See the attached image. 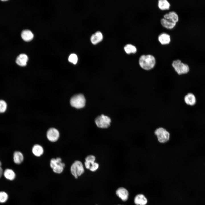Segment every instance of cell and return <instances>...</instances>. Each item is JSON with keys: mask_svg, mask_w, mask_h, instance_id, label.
Masks as SVG:
<instances>
[{"mask_svg": "<svg viewBox=\"0 0 205 205\" xmlns=\"http://www.w3.org/2000/svg\"><path fill=\"white\" fill-rule=\"evenodd\" d=\"M163 18L170 20L177 23L179 20V16L174 11H171L166 13L163 15Z\"/></svg>", "mask_w": 205, "mask_h": 205, "instance_id": "obj_15", "label": "cell"}, {"mask_svg": "<svg viewBox=\"0 0 205 205\" xmlns=\"http://www.w3.org/2000/svg\"><path fill=\"white\" fill-rule=\"evenodd\" d=\"M28 59V57L26 54H22L17 56L16 62L18 65L20 66H25L27 64Z\"/></svg>", "mask_w": 205, "mask_h": 205, "instance_id": "obj_14", "label": "cell"}, {"mask_svg": "<svg viewBox=\"0 0 205 205\" xmlns=\"http://www.w3.org/2000/svg\"><path fill=\"white\" fill-rule=\"evenodd\" d=\"M99 167V164L95 162L91 165L89 170L91 172H94L98 169Z\"/></svg>", "mask_w": 205, "mask_h": 205, "instance_id": "obj_27", "label": "cell"}, {"mask_svg": "<svg viewBox=\"0 0 205 205\" xmlns=\"http://www.w3.org/2000/svg\"><path fill=\"white\" fill-rule=\"evenodd\" d=\"M171 65L176 73L179 75L187 74L190 71L189 65L182 62L180 59H177L173 60Z\"/></svg>", "mask_w": 205, "mask_h": 205, "instance_id": "obj_2", "label": "cell"}, {"mask_svg": "<svg viewBox=\"0 0 205 205\" xmlns=\"http://www.w3.org/2000/svg\"><path fill=\"white\" fill-rule=\"evenodd\" d=\"M115 193L117 196L123 201L125 202L128 198L129 192L124 187H120L118 188L115 191Z\"/></svg>", "mask_w": 205, "mask_h": 205, "instance_id": "obj_10", "label": "cell"}, {"mask_svg": "<svg viewBox=\"0 0 205 205\" xmlns=\"http://www.w3.org/2000/svg\"><path fill=\"white\" fill-rule=\"evenodd\" d=\"M155 134L158 141L160 143H166L170 139V133L163 128L159 127L157 128L155 130Z\"/></svg>", "mask_w": 205, "mask_h": 205, "instance_id": "obj_5", "label": "cell"}, {"mask_svg": "<svg viewBox=\"0 0 205 205\" xmlns=\"http://www.w3.org/2000/svg\"><path fill=\"white\" fill-rule=\"evenodd\" d=\"M7 107L6 102L3 100H0V113L5 112L7 109Z\"/></svg>", "mask_w": 205, "mask_h": 205, "instance_id": "obj_24", "label": "cell"}, {"mask_svg": "<svg viewBox=\"0 0 205 205\" xmlns=\"http://www.w3.org/2000/svg\"><path fill=\"white\" fill-rule=\"evenodd\" d=\"M124 49L126 52L128 54H135L137 52L136 47L131 44H126L124 47Z\"/></svg>", "mask_w": 205, "mask_h": 205, "instance_id": "obj_23", "label": "cell"}, {"mask_svg": "<svg viewBox=\"0 0 205 205\" xmlns=\"http://www.w3.org/2000/svg\"><path fill=\"white\" fill-rule=\"evenodd\" d=\"M171 5L169 2L167 0H159L158 2V6L159 9L162 10H168L169 9Z\"/></svg>", "mask_w": 205, "mask_h": 205, "instance_id": "obj_20", "label": "cell"}, {"mask_svg": "<svg viewBox=\"0 0 205 205\" xmlns=\"http://www.w3.org/2000/svg\"><path fill=\"white\" fill-rule=\"evenodd\" d=\"M158 39L159 42L162 45L169 44L171 41L170 35L165 32L160 34L158 36Z\"/></svg>", "mask_w": 205, "mask_h": 205, "instance_id": "obj_11", "label": "cell"}, {"mask_svg": "<svg viewBox=\"0 0 205 205\" xmlns=\"http://www.w3.org/2000/svg\"><path fill=\"white\" fill-rule=\"evenodd\" d=\"M21 36L22 39L24 41H29L32 39L34 37V35L30 30H25L22 32Z\"/></svg>", "mask_w": 205, "mask_h": 205, "instance_id": "obj_18", "label": "cell"}, {"mask_svg": "<svg viewBox=\"0 0 205 205\" xmlns=\"http://www.w3.org/2000/svg\"><path fill=\"white\" fill-rule=\"evenodd\" d=\"M50 166L54 173L60 174L63 171L65 164L62 162L61 158L58 157L56 158H53L51 159Z\"/></svg>", "mask_w": 205, "mask_h": 205, "instance_id": "obj_3", "label": "cell"}, {"mask_svg": "<svg viewBox=\"0 0 205 205\" xmlns=\"http://www.w3.org/2000/svg\"><path fill=\"white\" fill-rule=\"evenodd\" d=\"M70 103L72 106L77 108H80L85 106V99L82 94H77L71 98Z\"/></svg>", "mask_w": 205, "mask_h": 205, "instance_id": "obj_7", "label": "cell"}, {"mask_svg": "<svg viewBox=\"0 0 205 205\" xmlns=\"http://www.w3.org/2000/svg\"><path fill=\"white\" fill-rule=\"evenodd\" d=\"M60 136L59 131L54 128H49L46 132V137L48 139L52 142H55L58 140Z\"/></svg>", "mask_w": 205, "mask_h": 205, "instance_id": "obj_8", "label": "cell"}, {"mask_svg": "<svg viewBox=\"0 0 205 205\" xmlns=\"http://www.w3.org/2000/svg\"><path fill=\"white\" fill-rule=\"evenodd\" d=\"M68 60L74 64H75L78 61V57L77 55L75 54H72L70 55L68 58Z\"/></svg>", "mask_w": 205, "mask_h": 205, "instance_id": "obj_26", "label": "cell"}, {"mask_svg": "<svg viewBox=\"0 0 205 205\" xmlns=\"http://www.w3.org/2000/svg\"><path fill=\"white\" fill-rule=\"evenodd\" d=\"M160 22L163 27L169 29L173 28L176 24V23L163 18L161 19Z\"/></svg>", "mask_w": 205, "mask_h": 205, "instance_id": "obj_13", "label": "cell"}, {"mask_svg": "<svg viewBox=\"0 0 205 205\" xmlns=\"http://www.w3.org/2000/svg\"><path fill=\"white\" fill-rule=\"evenodd\" d=\"M3 173V170L2 169L1 167H0V178L2 176V174Z\"/></svg>", "mask_w": 205, "mask_h": 205, "instance_id": "obj_28", "label": "cell"}, {"mask_svg": "<svg viewBox=\"0 0 205 205\" xmlns=\"http://www.w3.org/2000/svg\"><path fill=\"white\" fill-rule=\"evenodd\" d=\"M23 159V155L20 152L16 151L14 153L13 160L15 163L17 164H20L22 162Z\"/></svg>", "mask_w": 205, "mask_h": 205, "instance_id": "obj_21", "label": "cell"}, {"mask_svg": "<svg viewBox=\"0 0 205 205\" xmlns=\"http://www.w3.org/2000/svg\"><path fill=\"white\" fill-rule=\"evenodd\" d=\"M183 100L185 104L190 106H194L196 105L197 102L196 96L191 92L188 93L185 95Z\"/></svg>", "mask_w": 205, "mask_h": 205, "instance_id": "obj_9", "label": "cell"}, {"mask_svg": "<svg viewBox=\"0 0 205 205\" xmlns=\"http://www.w3.org/2000/svg\"><path fill=\"white\" fill-rule=\"evenodd\" d=\"M8 195L7 193L4 192H0V202L3 203L5 202L7 200Z\"/></svg>", "mask_w": 205, "mask_h": 205, "instance_id": "obj_25", "label": "cell"}, {"mask_svg": "<svg viewBox=\"0 0 205 205\" xmlns=\"http://www.w3.org/2000/svg\"><path fill=\"white\" fill-rule=\"evenodd\" d=\"M96 157L93 155H89L87 156L85 159V166L86 169L89 170L91 165L95 161Z\"/></svg>", "mask_w": 205, "mask_h": 205, "instance_id": "obj_19", "label": "cell"}, {"mask_svg": "<svg viewBox=\"0 0 205 205\" xmlns=\"http://www.w3.org/2000/svg\"><path fill=\"white\" fill-rule=\"evenodd\" d=\"M70 170L71 175L76 179L82 175L85 169L82 163L79 160L75 161L71 165Z\"/></svg>", "mask_w": 205, "mask_h": 205, "instance_id": "obj_4", "label": "cell"}, {"mask_svg": "<svg viewBox=\"0 0 205 205\" xmlns=\"http://www.w3.org/2000/svg\"><path fill=\"white\" fill-rule=\"evenodd\" d=\"M3 175L6 178L10 180H13L16 177L15 173L10 169H6L3 173Z\"/></svg>", "mask_w": 205, "mask_h": 205, "instance_id": "obj_22", "label": "cell"}, {"mask_svg": "<svg viewBox=\"0 0 205 205\" xmlns=\"http://www.w3.org/2000/svg\"><path fill=\"white\" fill-rule=\"evenodd\" d=\"M1 162L0 161V167H1Z\"/></svg>", "mask_w": 205, "mask_h": 205, "instance_id": "obj_29", "label": "cell"}, {"mask_svg": "<svg viewBox=\"0 0 205 205\" xmlns=\"http://www.w3.org/2000/svg\"><path fill=\"white\" fill-rule=\"evenodd\" d=\"M32 152L35 156L39 157L43 154L44 150L42 146L38 144H36L32 147Z\"/></svg>", "mask_w": 205, "mask_h": 205, "instance_id": "obj_16", "label": "cell"}, {"mask_svg": "<svg viewBox=\"0 0 205 205\" xmlns=\"http://www.w3.org/2000/svg\"><path fill=\"white\" fill-rule=\"evenodd\" d=\"M103 39V35L101 32L97 31L93 34L91 37V42L95 44L101 41Z\"/></svg>", "mask_w": 205, "mask_h": 205, "instance_id": "obj_17", "label": "cell"}, {"mask_svg": "<svg viewBox=\"0 0 205 205\" xmlns=\"http://www.w3.org/2000/svg\"><path fill=\"white\" fill-rule=\"evenodd\" d=\"M138 63L140 67L146 71H150L154 68L156 63L155 57L150 54L141 55L138 60Z\"/></svg>", "mask_w": 205, "mask_h": 205, "instance_id": "obj_1", "label": "cell"}, {"mask_svg": "<svg viewBox=\"0 0 205 205\" xmlns=\"http://www.w3.org/2000/svg\"><path fill=\"white\" fill-rule=\"evenodd\" d=\"M111 120L108 116L102 114L97 117L95 119V123L99 128L105 129L110 125Z\"/></svg>", "mask_w": 205, "mask_h": 205, "instance_id": "obj_6", "label": "cell"}, {"mask_svg": "<svg viewBox=\"0 0 205 205\" xmlns=\"http://www.w3.org/2000/svg\"><path fill=\"white\" fill-rule=\"evenodd\" d=\"M134 201L136 205H146L147 202V198L142 194L136 195L134 198Z\"/></svg>", "mask_w": 205, "mask_h": 205, "instance_id": "obj_12", "label": "cell"}]
</instances>
